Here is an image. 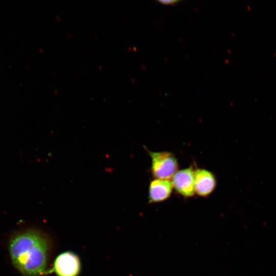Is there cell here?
<instances>
[{"label": "cell", "mask_w": 276, "mask_h": 276, "mask_svg": "<svg viewBox=\"0 0 276 276\" xmlns=\"http://www.w3.org/2000/svg\"><path fill=\"white\" fill-rule=\"evenodd\" d=\"M49 250L47 237L35 230H28L16 235L9 245L13 266L26 276H39L45 272Z\"/></svg>", "instance_id": "cell-1"}, {"label": "cell", "mask_w": 276, "mask_h": 276, "mask_svg": "<svg viewBox=\"0 0 276 276\" xmlns=\"http://www.w3.org/2000/svg\"><path fill=\"white\" fill-rule=\"evenodd\" d=\"M151 159V171L156 179H167L173 177L178 169V163L175 155L169 152L148 151Z\"/></svg>", "instance_id": "cell-2"}, {"label": "cell", "mask_w": 276, "mask_h": 276, "mask_svg": "<svg viewBox=\"0 0 276 276\" xmlns=\"http://www.w3.org/2000/svg\"><path fill=\"white\" fill-rule=\"evenodd\" d=\"M172 178L173 188L182 196L188 198L194 195V170L192 167L177 171Z\"/></svg>", "instance_id": "cell-3"}, {"label": "cell", "mask_w": 276, "mask_h": 276, "mask_svg": "<svg viewBox=\"0 0 276 276\" xmlns=\"http://www.w3.org/2000/svg\"><path fill=\"white\" fill-rule=\"evenodd\" d=\"M54 270L58 276H77L80 270L79 259L71 252L62 253L55 261Z\"/></svg>", "instance_id": "cell-4"}, {"label": "cell", "mask_w": 276, "mask_h": 276, "mask_svg": "<svg viewBox=\"0 0 276 276\" xmlns=\"http://www.w3.org/2000/svg\"><path fill=\"white\" fill-rule=\"evenodd\" d=\"M195 191L199 196L206 197L215 189L216 180L213 173L204 169L194 170Z\"/></svg>", "instance_id": "cell-5"}, {"label": "cell", "mask_w": 276, "mask_h": 276, "mask_svg": "<svg viewBox=\"0 0 276 276\" xmlns=\"http://www.w3.org/2000/svg\"><path fill=\"white\" fill-rule=\"evenodd\" d=\"M173 188L171 181L155 179L151 181L149 188V202L156 203L167 199Z\"/></svg>", "instance_id": "cell-6"}, {"label": "cell", "mask_w": 276, "mask_h": 276, "mask_svg": "<svg viewBox=\"0 0 276 276\" xmlns=\"http://www.w3.org/2000/svg\"><path fill=\"white\" fill-rule=\"evenodd\" d=\"M179 1L177 0H159L158 1V2L164 4V5H172L177 3Z\"/></svg>", "instance_id": "cell-7"}]
</instances>
